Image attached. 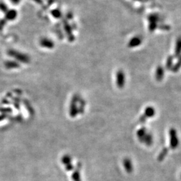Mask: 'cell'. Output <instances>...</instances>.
I'll return each mask as SVG.
<instances>
[{"label": "cell", "mask_w": 181, "mask_h": 181, "mask_svg": "<svg viewBox=\"0 0 181 181\" xmlns=\"http://www.w3.org/2000/svg\"><path fill=\"white\" fill-rule=\"evenodd\" d=\"M8 55L10 57H12L14 61H17L18 63H21L24 64H28L30 62V58L28 54H24L23 52H20V51L11 49L7 52Z\"/></svg>", "instance_id": "1"}, {"label": "cell", "mask_w": 181, "mask_h": 181, "mask_svg": "<svg viewBox=\"0 0 181 181\" xmlns=\"http://www.w3.org/2000/svg\"><path fill=\"white\" fill-rule=\"evenodd\" d=\"M80 97L77 95H75L73 96V99L71 100V105H70V110H69V115L72 118H75L79 114V111H78V107L77 103L79 101Z\"/></svg>", "instance_id": "2"}, {"label": "cell", "mask_w": 181, "mask_h": 181, "mask_svg": "<svg viewBox=\"0 0 181 181\" xmlns=\"http://www.w3.org/2000/svg\"><path fill=\"white\" fill-rule=\"evenodd\" d=\"M170 137V147L172 150L176 149L179 144V139H178L177 133L174 128H170L169 131Z\"/></svg>", "instance_id": "3"}, {"label": "cell", "mask_w": 181, "mask_h": 181, "mask_svg": "<svg viewBox=\"0 0 181 181\" xmlns=\"http://www.w3.org/2000/svg\"><path fill=\"white\" fill-rule=\"evenodd\" d=\"M116 85L118 88L122 89L124 87L125 84V75L124 72L121 70H119L116 73Z\"/></svg>", "instance_id": "4"}, {"label": "cell", "mask_w": 181, "mask_h": 181, "mask_svg": "<svg viewBox=\"0 0 181 181\" xmlns=\"http://www.w3.org/2000/svg\"><path fill=\"white\" fill-rule=\"evenodd\" d=\"M40 45L42 48L52 49L54 46V43L50 38H42L40 40Z\"/></svg>", "instance_id": "5"}, {"label": "cell", "mask_w": 181, "mask_h": 181, "mask_svg": "<svg viewBox=\"0 0 181 181\" xmlns=\"http://www.w3.org/2000/svg\"><path fill=\"white\" fill-rule=\"evenodd\" d=\"M62 162L64 165H65V168L68 171H71L73 170V165L72 164V160L71 156L69 155H65L62 158Z\"/></svg>", "instance_id": "6"}, {"label": "cell", "mask_w": 181, "mask_h": 181, "mask_svg": "<svg viewBox=\"0 0 181 181\" xmlns=\"http://www.w3.org/2000/svg\"><path fill=\"white\" fill-rule=\"evenodd\" d=\"M123 166H124L125 170L127 173H131L133 171V165L132 163H131V160L129 158H125L124 160H123Z\"/></svg>", "instance_id": "7"}, {"label": "cell", "mask_w": 181, "mask_h": 181, "mask_svg": "<svg viewBox=\"0 0 181 181\" xmlns=\"http://www.w3.org/2000/svg\"><path fill=\"white\" fill-rule=\"evenodd\" d=\"M142 43V38L139 36L133 37L132 38L129 40L128 43V46L130 48H133V47H137L139 46Z\"/></svg>", "instance_id": "8"}, {"label": "cell", "mask_w": 181, "mask_h": 181, "mask_svg": "<svg viewBox=\"0 0 181 181\" xmlns=\"http://www.w3.org/2000/svg\"><path fill=\"white\" fill-rule=\"evenodd\" d=\"M4 66L7 69H15L20 68V63L16 61H7L4 63Z\"/></svg>", "instance_id": "9"}, {"label": "cell", "mask_w": 181, "mask_h": 181, "mask_svg": "<svg viewBox=\"0 0 181 181\" xmlns=\"http://www.w3.org/2000/svg\"><path fill=\"white\" fill-rule=\"evenodd\" d=\"M18 13L17 11L14 10H8V11L5 13V18L7 20H10V21H13L17 18Z\"/></svg>", "instance_id": "10"}, {"label": "cell", "mask_w": 181, "mask_h": 181, "mask_svg": "<svg viewBox=\"0 0 181 181\" xmlns=\"http://www.w3.org/2000/svg\"><path fill=\"white\" fill-rule=\"evenodd\" d=\"M147 133V131H146V128L145 127H141L140 129H139L138 130H137V138H138L139 141L140 142L143 143V141H144V137L146 134Z\"/></svg>", "instance_id": "11"}, {"label": "cell", "mask_w": 181, "mask_h": 181, "mask_svg": "<svg viewBox=\"0 0 181 181\" xmlns=\"http://www.w3.org/2000/svg\"><path fill=\"white\" fill-rule=\"evenodd\" d=\"M164 71L163 68H162V67H160V66L158 67L157 69H156V75H155L156 80L158 81H162V79L164 78Z\"/></svg>", "instance_id": "12"}, {"label": "cell", "mask_w": 181, "mask_h": 181, "mask_svg": "<svg viewBox=\"0 0 181 181\" xmlns=\"http://www.w3.org/2000/svg\"><path fill=\"white\" fill-rule=\"evenodd\" d=\"M155 113H156L155 110H154V108H153V107L148 106L145 109L144 114V115L147 118H152V117L155 115Z\"/></svg>", "instance_id": "13"}, {"label": "cell", "mask_w": 181, "mask_h": 181, "mask_svg": "<svg viewBox=\"0 0 181 181\" xmlns=\"http://www.w3.org/2000/svg\"><path fill=\"white\" fill-rule=\"evenodd\" d=\"M143 143H144L148 146H150L153 144V137H152V133H147L146 134L144 139Z\"/></svg>", "instance_id": "14"}, {"label": "cell", "mask_w": 181, "mask_h": 181, "mask_svg": "<svg viewBox=\"0 0 181 181\" xmlns=\"http://www.w3.org/2000/svg\"><path fill=\"white\" fill-rule=\"evenodd\" d=\"M181 54V37H179L176 40L175 45V54L176 56H179Z\"/></svg>", "instance_id": "15"}, {"label": "cell", "mask_w": 181, "mask_h": 181, "mask_svg": "<svg viewBox=\"0 0 181 181\" xmlns=\"http://www.w3.org/2000/svg\"><path fill=\"white\" fill-rule=\"evenodd\" d=\"M168 148H166V147L164 148L162 150V151L160 152V153L159 154V155H158V161H160V162L162 161V160H163L164 158H165L166 155L168 154Z\"/></svg>", "instance_id": "16"}, {"label": "cell", "mask_w": 181, "mask_h": 181, "mask_svg": "<svg viewBox=\"0 0 181 181\" xmlns=\"http://www.w3.org/2000/svg\"><path fill=\"white\" fill-rule=\"evenodd\" d=\"M79 168L77 170H76L75 172L73 173L72 175V178H73V181H81V175H80V172H79Z\"/></svg>", "instance_id": "17"}, {"label": "cell", "mask_w": 181, "mask_h": 181, "mask_svg": "<svg viewBox=\"0 0 181 181\" xmlns=\"http://www.w3.org/2000/svg\"><path fill=\"white\" fill-rule=\"evenodd\" d=\"M80 106L78 108V111H79V114H83L84 111H85V102L83 99H80Z\"/></svg>", "instance_id": "18"}, {"label": "cell", "mask_w": 181, "mask_h": 181, "mask_svg": "<svg viewBox=\"0 0 181 181\" xmlns=\"http://www.w3.org/2000/svg\"><path fill=\"white\" fill-rule=\"evenodd\" d=\"M52 16L56 18H60L61 16V12L57 10H53V11H52Z\"/></svg>", "instance_id": "19"}, {"label": "cell", "mask_w": 181, "mask_h": 181, "mask_svg": "<svg viewBox=\"0 0 181 181\" xmlns=\"http://www.w3.org/2000/svg\"><path fill=\"white\" fill-rule=\"evenodd\" d=\"M0 10H1V12H3V13L5 14L6 12H7L9 10L7 9V5H6L5 3H0Z\"/></svg>", "instance_id": "20"}, {"label": "cell", "mask_w": 181, "mask_h": 181, "mask_svg": "<svg viewBox=\"0 0 181 181\" xmlns=\"http://www.w3.org/2000/svg\"><path fill=\"white\" fill-rule=\"evenodd\" d=\"M172 57H168V61L166 63V67H167L168 69H170V68L172 67Z\"/></svg>", "instance_id": "21"}, {"label": "cell", "mask_w": 181, "mask_h": 181, "mask_svg": "<svg viewBox=\"0 0 181 181\" xmlns=\"http://www.w3.org/2000/svg\"><path fill=\"white\" fill-rule=\"evenodd\" d=\"M180 67H181V59L179 61H178V64H176V65L173 67V71H174V72H176V71H177V70L179 69Z\"/></svg>", "instance_id": "22"}, {"label": "cell", "mask_w": 181, "mask_h": 181, "mask_svg": "<svg viewBox=\"0 0 181 181\" xmlns=\"http://www.w3.org/2000/svg\"><path fill=\"white\" fill-rule=\"evenodd\" d=\"M146 119H147V118L144 115H142V116H140V118H139V121L140 123H145L146 121Z\"/></svg>", "instance_id": "23"}, {"label": "cell", "mask_w": 181, "mask_h": 181, "mask_svg": "<svg viewBox=\"0 0 181 181\" xmlns=\"http://www.w3.org/2000/svg\"><path fill=\"white\" fill-rule=\"evenodd\" d=\"M12 3H13L14 4H18L20 3V0H10Z\"/></svg>", "instance_id": "24"}, {"label": "cell", "mask_w": 181, "mask_h": 181, "mask_svg": "<svg viewBox=\"0 0 181 181\" xmlns=\"http://www.w3.org/2000/svg\"><path fill=\"white\" fill-rule=\"evenodd\" d=\"M5 118H6L5 115H2V116H0V121L2 120L3 119H4Z\"/></svg>", "instance_id": "25"}]
</instances>
